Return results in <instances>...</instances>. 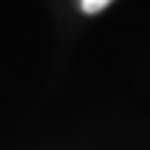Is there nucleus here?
<instances>
[{
    "label": "nucleus",
    "instance_id": "obj_1",
    "mask_svg": "<svg viewBox=\"0 0 150 150\" xmlns=\"http://www.w3.org/2000/svg\"><path fill=\"white\" fill-rule=\"evenodd\" d=\"M110 3H112V0H81V10L88 12V14H96V12L105 10Z\"/></svg>",
    "mask_w": 150,
    "mask_h": 150
}]
</instances>
